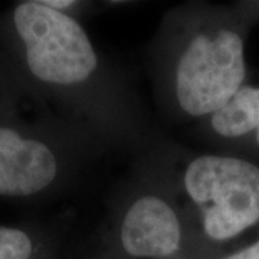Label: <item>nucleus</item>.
<instances>
[{
  "label": "nucleus",
  "instance_id": "f257e3e1",
  "mask_svg": "<svg viewBox=\"0 0 259 259\" xmlns=\"http://www.w3.org/2000/svg\"><path fill=\"white\" fill-rule=\"evenodd\" d=\"M0 82L78 133L95 150L137 146L143 110L124 75L79 20L22 0L0 12Z\"/></svg>",
  "mask_w": 259,
  "mask_h": 259
},
{
  "label": "nucleus",
  "instance_id": "f03ea898",
  "mask_svg": "<svg viewBox=\"0 0 259 259\" xmlns=\"http://www.w3.org/2000/svg\"><path fill=\"white\" fill-rule=\"evenodd\" d=\"M150 71L160 108L192 122L223 108L245 79L243 39L196 2L170 9L150 45Z\"/></svg>",
  "mask_w": 259,
  "mask_h": 259
},
{
  "label": "nucleus",
  "instance_id": "7ed1b4c3",
  "mask_svg": "<svg viewBox=\"0 0 259 259\" xmlns=\"http://www.w3.org/2000/svg\"><path fill=\"white\" fill-rule=\"evenodd\" d=\"M95 148L0 82V197L40 202L64 192Z\"/></svg>",
  "mask_w": 259,
  "mask_h": 259
},
{
  "label": "nucleus",
  "instance_id": "20e7f679",
  "mask_svg": "<svg viewBox=\"0 0 259 259\" xmlns=\"http://www.w3.org/2000/svg\"><path fill=\"white\" fill-rule=\"evenodd\" d=\"M171 177L207 239L228 241L259 222V167L249 161L194 154Z\"/></svg>",
  "mask_w": 259,
  "mask_h": 259
},
{
  "label": "nucleus",
  "instance_id": "39448f33",
  "mask_svg": "<svg viewBox=\"0 0 259 259\" xmlns=\"http://www.w3.org/2000/svg\"><path fill=\"white\" fill-rule=\"evenodd\" d=\"M147 167L117 204L110 238L130 259H171L183 250L196 221L179 203L170 170L160 160Z\"/></svg>",
  "mask_w": 259,
  "mask_h": 259
},
{
  "label": "nucleus",
  "instance_id": "423d86ee",
  "mask_svg": "<svg viewBox=\"0 0 259 259\" xmlns=\"http://www.w3.org/2000/svg\"><path fill=\"white\" fill-rule=\"evenodd\" d=\"M207 121L213 133L223 139H238L256 131L255 140L259 146V88L242 87Z\"/></svg>",
  "mask_w": 259,
  "mask_h": 259
},
{
  "label": "nucleus",
  "instance_id": "0eeeda50",
  "mask_svg": "<svg viewBox=\"0 0 259 259\" xmlns=\"http://www.w3.org/2000/svg\"><path fill=\"white\" fill-rule=\"evenodd\" d=\"M51 245L39 225H0V259H49Z\"/></svg>",
  "mask_w": 259,
  "mask_h": 259
},
{
  "label": "nucleus",
  "instance_id": "6e6552de",
  "mask_svg": "<svg viewBox=\"0 0 259 259\" xmlns=\"http://www.w3.org/2000/svg\"><path fill=\"white\" fill-rule=\"evenodd\" d=\"M42 2L48 8L58 10L64 15L76 19V20H79L88 10H91L93 8V3L79 2V0H42Z\"/></svg>",
  "mask_w": 259,
  "mask_h": 259
},
{
  "label": "nucleus",
  "instance_id": "1a4fd4ad",
  "mask_svg": "<svg viewBox=\"0 0 259 259\" xmlns=\"http://www.w3.org/2000/svg\"><path fill=\"white\" fill-rule=\"evenodd\" d=\"M223 259H259V241H256L248 248L239 250V252H235V253H232V255Z\"/></svg>",
  "mask_w": 259,
  "mask_h": 259
}]
</instances>
